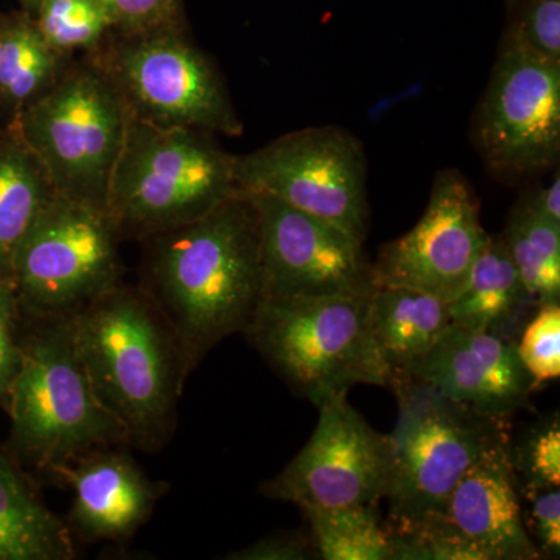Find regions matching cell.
Returning a JSON list of instances; mask_svg holds the SVG:
<instances>
[{
    "label": "cell",
    "instance_id": "6da1fadb",
    "mask_svg": "<svg viewBox=\"0 0 560 560\" xmlns=\"http://www.w3.org/2000/svg\"><path fill=\"white\" fill-rule=\"evenodd\" d=\"M145 293L194 371L221 341L243 334L265 298L259 220L235 195L201 219L147 238Z\"/></svg>",
    "mask_w": 560,
    "mask_h": 560
},
{
    "label": "cell",
    "instance_id": "7a4b0ae2",
    "mask_svg": "<svg viewBox=\"0 0 560 560\" xmlns=\"http://www.w3.org/2000/svg\"><path fill=\"white\" fill-rule=\"evenodd\" d=\"M98 400L139 451L165 447L190 371L178 338L143 289L125 285L70 315Z\"/></svg>",
    "mask_w": 560,
    "mask_h": 560
},
{
    "label": "cell",
    "instance_id": "3957f363",
    "mask_svg": "<svg viewBox=\"0 0 560 560\" xmlns=\"http://www.w3.org/2000/svg\"><path fill=\"white\" fill-rule=\"evenodd\" d=\"M28 316L35 324L21 338L7 407L22 455L51 477L84 453L128 445L120 423L92 388L70 315Z\"/></svg>",
    "mask_w": 560,
    "mask_h": 560
},
{
    "label": "cell",
    "instance_id": "277c9868",
    "mask_svg": "<svg viewBox=\"0 0 560 560\" xmlns=\"http://www.w3.org/2000/svg\"><path fill=\"white\" fill-rule=\"evenodd\" d=\"M235 156L209 132L132 117L106 208L121 238L147 241L201 219L238 195Z\"/></svg>",
    "mask_w": 560,
    "mask_h": 560
},
{
    "label": "cell",
    "instance_id": "5b68a950",
    "mask_svg": "<svg viewBox=\"0 0 560 560\" xmlns=\"http://www.w3.org/2000/svg\"><path fill=\"white\" fill-rule=\"evenodd\" d=\"M399 405L388 434L389 528L410 533L429 525L463 475L485 453L510 442L508 419L456 404L408 374L393 375Z\"/></svg>",
    "mask_w": 560,
    "mask_h": 560
},
{
    "label": "cell",
    "instance_id": "8992f818",
    "mask_svg": "<svg viewBox=\"0 0 560 560\" xmlns=\"http://www.w3.org/2000/svg\"><path fill=\"white\" fill-rule=\"evenodd\" d=\"M370 298L267 296L243 334L316 408L355 385L389 388L393 375L372 334Z\"/></svg>",
    "mask_w": 560,
    "mask_h": 560
},
{
    "label": "cell",
    "instance_id": "52a82bcc",
    "mask_svg": "<svg viewBox=\"0 0 560 560\" xmlns=\"http://www.w3.org/2000/svg\"><path fill=\"white\" fill-rule=\"evenodd\" d=\"M131 119L120 92L90 57L70 61L58 83L21 114L16 131L57 194L106 208Z\"/></svg>",
    "mask_w": 560,
    "mask_h": 560
},
{
    "label": "cell",
    "instance_id": "ba28073f",
    "mask_svg": "<svg viewBox=\"0 0 560 560\" xmlns=\"http://www.w3.org/2000/svg\"><path fill=\"white\" fill-rule=\"evenodd\" d=\"M90 57L113 81L135 119L213 136H241L245 130L223 75L187 28L113 32Z\"/></svg>",
    "mask_w": 560,
    "mask_h": 560
},
{
    "label": "cell",
    "instance_id": "9c48e42d",
    "mask_svg": "<svg viewBox=\"0 0 560 560\" xmlns=\"http://www.w3.org/2000/svg\"><path fill=\"white\" fill-rule=\"evenodd\" d=\"M121 238L108 209L57 194L22 241L11 279L32 316H69L121 283Z\"/></svg>",
    "mask_w": 560,
    "mask_h": 560
},
{
    "label": "cell",
    "instance_id": "30bf717a",
    "mask_svg": "<svg viewBox=\"0 0 560 560\" xmlns=\"http://www.w3.org/2000/svg\"><path fill=\"white\" fill-rule=\"evenodd\" d=\"M234 175L238 195H267L366 242L371 219L366 154L345 128L289 132L235 156Z\"/></svg>",
    "mask_w": 560,
    "mask_h": 560
},
{
    "label": "cell",
    "instance_id": "8fae6325",
    "mask_svg": "<svg viewBox=\"0 0 560 560\" xmlns=\"http://www.w3.org/2000/svg\"><path fill=\"white\" fill-rule=\"evenodd\" d=\"M488 171L504 180L550 171L560 156V65L504 32L474 119Z\"/></svg>",
    "mask_w": 560,
    "mask_h": 560
},
{
    "label": "cell",
    "instance_id": "7c38bea8",
    "mask_svg": "<svg viewBox=\"0 0 560 560\" xmlns=\"http://www.w3.org/2000/svg\"><path fill=\"white\" fill-rule=\"evenodd\" d=\"M510 442L470 467L440 514L418 530H393V560H539L523 522Z\"/></svg>",
    "mask_w": 560,
    "mask_h": 560
},
{
    "label": "cell",
    "instance_id": "4fadbf2b",
    "mask_svg": "<svg viewBox=\"0 0 560 560\" xmlns=\"http://www.w3.org/2000/svg\"><path fill=\"white\" fill-rule=\"evenodd\" d=\"M318 410L311 440L264 482L261 493L302 511L381 503L388 490V434L372 429L348 394L323 401Z\"/></svg>",
    "mask_w": 560,
    "mask_h": 560
},
{
    "label": "cell",
    "instance_id": "5bb4252c",
    "mask_svg": "<svg viewBox=\"0 0 560 560\" xmlns=\"http://www.w3.org/2000/svg\"><path fill=\"white\" fill-rule=\"evenodd\" d=\"M259 220L265 298L366 296L374 261L337 224L267 195H246Z\"/></svg>",
    "mask_w": 560,
    "mask_h": 560
},
{
    "label": "cell",
    "instance_id": "9a60e30c",
    "mask_svg": "<svg viewBox=\"0 0 560 560\" xmlns=\"http://www.w3.org/2000/svg\"><path fill=\"white\" fill-rule=\"evenodd\" d=\"M489 238L469 180L458 171L441 172L415 228L378 253L375 285L407 287L451 302Z\"/></svg>",
    "mask_w": 560,
    "mask_h": 560
},
{
    "label": "cell",
    "instance_id": "2e32d148",
    "mask_svg": "<svg viewBox=\"0 0 560 560\" xmlns=\"http://www.w3.org/2000/svg\"><path fill=\"white\" fill-rule=\"evenodd\" d=\"M404 374L497 419H510L537 389L518 357L517 342L453 323L436 346Z\"/></svg>",
    "mask_w": 560,
    "mask_h": 560
},
{
    "label": "cell",
    "instance_id": "e0dca14e",
    "mask_svg": "<svg viewBox=\"0 0 560 560\" xmlns=\"http://www.w3.org/2000/svg\"><path fill=\"white\" fill-rule=\"evenodd\" d=\"M120 447L95 448L51 475L72 490L70 533L90 544L130 540L164 495V486L151 481Z\"/></svg>",
    "mask_w": 560,
    "mask_h": 560
},
{
    "label": "cell",
    "instance_id": "ac0fdd59",
    "mask_svg": "<svg viewBox=\"0 0 560 560\" xmlns=\"http://www.w3.org/2000/svg\"><path fill=\"white\" fill-rule=\"evenodd\" d=\"M536 308L500 235H490L466 285L448 302L453 324L515 342Z\"/></svg>",
    "mask_w": 560,
    "mask_h": 560
},
{
    "label": "cell",
    "instance_id": "d6986e66",
    "mask_svg": "<svg viewBox=\"0 0 560 560\" xmlns=\"http://www.w3.org/2000/svg\"><path fill=\"white\" fill-rule=\"evenodd\" d=\"M370 315L372 334L390 375L404 374L423 359L452 324L448 302L407 287H375Z\"/></svg>",
    "mask_w": 560,
    "mask_h": 560
},
{
    "label": "cell",
    "instance_id": "ffe728a7",
    "mask_svg": "<svg viewBox=\"0 0 560 560\" xmlns=\"http://www.w3.org/2000/svg\"><path fill=\"white\" fill-rule=\"evenodd\" d=\"M68 523L54 514L27 478L0 453V560H69Z\"/></svg>",
    "mask_w": 560,
    "mask_h": 560
},
{
    "label": "cell",
    "instance_id": "44dd1931",
    "mask_svg": "<svg viewBox=\"0 0 560 560\" xmlns=\"http://www.w3.org/2000/svg\"><path fill=\"white\" fill-rule=\"evenodd\" d=\"M55 195L38 158L16 131L0 145V278H11L22 241Z\"/></svg>",
    "mask_w": 560,
    "mask_h": 560
},
{
    "label": "cell",
    "instance_id": "7402d4cb",
    "mask_svg": "<svg viewBox=\"0 0 560 560\" xmlns=\"http://www.w3.org/2000/svg\"><path fill=\"white\" fill-rule=\"evenodd\" d=\"M70 57L55 50L40 35L31 14L0 33V98L16 109V124L28 106L58 83Z\"/></svg>",
    "mask_w": 560,
    "mask_h": 560
},
{
    "label": "cell",
    "instance_id": "603a6c76",
    "mask_svg": "<svg viewBox=\"0 0 560 560\" xmlns=\"http://www.w3.org/2000/svg\"><path fill=\"white\" fill-rule=\"evenodd\" d=\"M534 307L560 304V224L518 200L500 235Z\"/></svg>",
    "mask_w": 560,
    "mask_h": 560
},
{
    "label": "cell",
    "instance_id": "cb8c5ba5",
    "mask_svg": "<svg viewBox=\"0 0 560 560\" xmlns=\"http://www.w3.org/2000/svg\"><path fill=\"white\" fill-rule=\"evenodd\" d=\"M311 539L324 560H390L393 533L378 504L305 510Z\"/></svg>",
    "mask_w": 560,
    "mask_h": 560
},
{
    "label": "cell",
    "instance_id": "d4e9b609",
    "mask_svg": "<svg viewBox=\"0 0 560 560\" xmlns=\"http://www.w3.org/2000/svg\"><path fill=\"white\" fill-rule=\"evenodd\" d=\"M32 18L44 39L68 57L77 50L91 54L113 33L97 0H40Z\"/></svg>",
    "mask_w": 560,
    "mask_h": 560
},
{
    "label": "cell",
    "instance_id": "484cf974",
    "mask_svg": "<svg viewBox=\"0 0 560 560\" xmlns=\"http://www.w3.org/2000/svg\"><path fill=\"white\" fill-rule=\"evenodd\" d=\"M510 459L521 493L560 486V425L558 416L529 431Z\"/></svg>",
    "mask_w": 560,
    "mask_h": 560
},
{
    "label": "cell",
    "instance_id": "4316f807",
    "mask_svg": "<svg viewBox=\"0 0 560 560\" xmlns=\"http://www.w3.org/2000/svg\"><path fill=\"white\" fill-rule=\"evenodd\" d=\"M517 352L534 385L560 377V304L540 305L523 327Z\"/></svg>",
    "mask_w": 560,
    "mask_h": 560
},
{
    "label": "cell",
    "instance_id": "83f0119b",
    "mask_svg": "<svg viewBox=\"0 0 560 560\" xmlns=\"http://www.w3.org/2000/svg\"><path fill=\"white\" fill-rule=\"evenodd\" d=\"M506 32L534 54L560 65V0H517Z\"/></svg>",
    "mask_w": 560,
    "mask_h": 560
},
{
    "label": "cell",
    "instance_id": "f1b7e54d",
    "mask_svg": "<svg viewBox=\"0 0 560 560\" xmlns=\"http://www.w3.org/2000/svg\"><path fill=\"white\" fill-rule=\"evenodd\" d=\"M109 16L113 32L138 35L187 28L183 0H97Z\"/></svg>",
    "mask_w": 560,
    "mask_h": 560
},
{
    "label": "cell",
    "instance_id": "f546056e",
    "mask_svg": "<svg viewBox=\"0 0 560 560\" xmlns=\"http://www.w3.org/2000/svg\"><path fill=\"white\" fill-rule=\"evenodd\" d=\"M528 510H522L523 522L541 559L560 556V490L559 488L522 493Z\"/></svg>",
    "mask_w": 560,
    "mask_h": 560
},
{
    "label": "cell",
    "instance_id": "4dcf8cb0",
    "mask_svg": "<svg viewBox=\"0 0 560 560\" xmlns=\"http://www.w3.org/2000/svg\"><path fill=\"white\" fill-rule=\"evenodd\" d=\"M21 304L13 279L0 278V401L9 407L10 389L20 366L21 338L18 318Z\"/></svg>",
    "mask_w": 560,
    "mask_h": 560
},
{
    "label": "cell",
    "instance_id": "1f68e13d",
    "mask_svg": "<svg viewBox=\"0 0 560 560\" xmlns=\"http://www.w3.org/2000/svg\"><path fill=\"white\" fill-rule=\"evenodd\" d=\"M311 536H272L254 541L242 550L230 552L231 560H308L316 558Z\"/></svg>",
    "mask_w": 560,
    "mask_h": 560
},
{
    "label": "cell",
    "instance_id": "d6a6232c",
    "mask_svg": "<svg viewBox=\"0 0 560 560\" xmlns=\"http://www.w3.org/2000/svg\"><path fill=\"white\" fill-rule=\"evenodd\" d=\"M522 200L529 206L534 212L539 213L545 220L560 224V176L556 171L555 179L548 186L526 191Z\"/></svg>",
    "mask_w": 560,
    "mask_h": 560
},
{
    "label": "cell",
    "instance_id": "836d02e7",
    "mask_svg": "<svg viewBox=\"0 0 560 560\" xmlns=\"http://www.w3.org/2000/svg\"><path fill=\"white\" fill-rule=\"evenodd\" d=\"M22 5H24L25 11H27L31 16L35 14L36 9H38L40 0H21Z\"/></svg>",
    "mask_w": 560,
    "mask_h": 560
},
{
    "label": "cell",
    "instance_id": "e575fe53",
    "mask_svg": "<svg viewBox=\"0 0 560 560\" xmlns=\"http://www.w3.org/2000/svg\"><path fill=\"white\" fill-rule=\"evenodd\" d=\"M515 2H517V0H506L508 10H511Z\"/></svg>",
    "mask_w": 560,
    "mask_h": 560
},
{
    "label": "cell",
    "instance_id": "d590c367",
    "mask_svg": "<svg viewBox=\"0 0 560 560\" xmlns=\"http://www.w3.org/2000/svg\"><path fill=\"white\" fill-rule=\"evenodd\" d=\"M0 33H2V27H0Z\"/></svg>",
    "mask_w": 560,
    "mask_h": 560
}]
</instances>
